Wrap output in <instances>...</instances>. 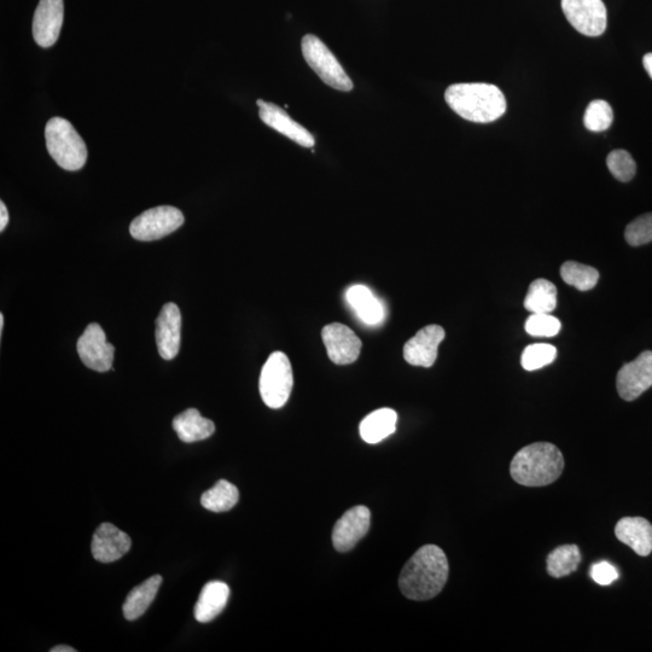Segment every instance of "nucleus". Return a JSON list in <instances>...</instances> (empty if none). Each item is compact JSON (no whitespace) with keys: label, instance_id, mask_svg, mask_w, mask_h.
<instances>
[{"label":"nucleus","instance_id":"nucleus-1","mask_svg":"<svg viewBox=\"0 0 652 652\" xmlns=\"http://www.w3.org/2000/svg\"><path fill=\"white\" fill-rule=\"evenodd\" d=\"M450 567L445 552L436 545L421 547L401 570V593L412 601H429L444 589Z\"/></svg>","mask_w":652,"mask_h":652},{"label":"nucleus","instance_id":"nucleus-2","mask_svg":"<svg viewBox=\"0 0 652 652\" xmlns=\"http://www.w3.org/2000/svg\"><path fill=\"white\" fill-rule=\"evenodd\" d=\"M445 100L454 113L476 124H489L506 112L504 93L491 84L452 85L445 92Z\"/></svg>","mask_w":652,"mask_h":652},{"label":"nucleus","instance_id":"nucleus-3","mask_svg":"<svg viewBox=\"0 0 652 652\" xmlns=\"http://www.w3.org/2000/svg\"><path fill=\"white\" fill-rule=\"evenodd\" d=\"M563 454L549 442H535L518 451L510 464L512 479L526 487H544L560 479Z\"/></svg>","mask_w":652,"mask_h":652},{"label":"nucleus","instance_id":"nucleus-4","mask_svg":"<svg viewBox=\"0 0 652 652\" xmlns=\"http://www.w3.org/2000/svg\"><path fill=\"white\" fill-rule=\"evenodd\" d=\"M45 139L49 154L63 170L79 171L85 166L86 144L71 122L52 118L46 125Z\"/></svg>","mask_w":652,"mask_h":652},{"label":"nucleus","instance_id":"nucleus-5","mask_svg":"<svg viewBox=\"0 0 652 652\" xmlns=\"http://www.w3.org/2000/svg\"><path fill=\"white\" fill-rule=\"evenodd\" d=\"M301 48L308 66L322 79L323 83L343 92L353 90L354 85L351 78L348 77L341 63L337 61L333 52L322 40L313 34H307L302 38Z\"/></svg>","mask_w":652,"mask_h":652},{"label":"nucleus","instance_id":"nucleus-6","mask_svg":"<svg viewBox=\"0 0 652 652\" xmlns=\"http://www.w3.org/2000/svg\"><path fill=\"white\" fill-rule=\"evenodd\" d=\"M294 386L290 360L282 352L270 355L261 371L259 389L261 398L270 409H281L288 403Z\"/></svg>","mask_w":652,"mask_h":652},{"label":"nucleus","instance_id":"nucleus-7","mask_svg":"<svg viewBox=\"0 0 652 652\" xmlns=\"http://www.w3.org/2000/svg\"><path fill=\"white\" fill-rule=\"evenodd\" d=\"M184 214L172 206L148 209L130 225V232L137 241L151 242L173 234L184 224Z\"/></svg>","mask_w":652,"mask_h":652},{"label":"nucleus","instance_id":"nucleus-8","mask_svg":"<svg viewBox=\"0 0 652 652\" xmlns=\"http://www.w3.org/2000/svg\"><path fill=\"white\" fill-rule=\"evenodd\" d=\"M562 10L570 25L586 37H599L608 26L603 0H562Z\"/></svg>","mask_w":652,"mask_h":652},{"label":"nucleus","instance_id":"nucleus-9","mask_svg":"<svg viewBox=\"0 0 652 652\" xmlns=\"http://www.w3.org/2000/svg\"><path fill=\"white\" fill-rule=\"evenodd\" d=\"M77 349L86 368L97 372L113 369L115 348L107 341L101 325L92 323L87 326L84 334L80 336Z\"/></svg>","mask_w":652,"mask_h":652},{"label":"nucleus","instance_id":"nucleus-10","mask_svg":"<svg viewBox=\"0 0 652 652\" xmlns=\"http://www.w3.org/2000/svg\"><path fill=\"white\" fill-rule=\"evenodd\" d=\"M652 387V352L645 351L617 372L616 388L626 401L636 400Z\"/></svg>","mask_w":652,"mask_h":652},{"label":"nucleus","instance_id":"nucleus-11","mask_svg":"<svg viewBox=\"0 0 652 652\" xmlns=\"http://www.w3.org/2000/svg\"><path fill=\"white\" fill-rule=\"evenodd\" d=\"M322 337L331 362L337 365L354 363L362 352V341L346 325L340 323L326 325Z\"/></svg>","mask_w":652,"mask_h":652},{"label":"nucleus","instance_id":"nucleus-12","mask_svg":"<svg viewBox=\"0 0 652 652\" xmlns=\"http://www.w3.org/2000/svg\"><path fill=\"white\" fill-rule=\"evenodd\" d=\"M371 512L366 506H355L345 512L336 522L333 532V544L337 551L347 552L368 534Z\"/></svg>","mask_w":652,"mask_h":652},{"label":"nucleus","instance_id":"nucleus-13","mask_svg":"<svg viewBox=\"0 0 652 652\" xmlns=\"http://www.w3.org/2000/svg\"><path fill=\"white\" fill-rule=\"evenodd\" d=\"M64 20L63 0H40L33 19V37L42 48H51L60 38Z\"/></svg>","mask_w":652,"mask_h":652},{"label":"nucleus","instance_id":"nucleus-14","mask_svg":"<svg viewBox=\"0 0 652 652\" xmlns=\"http://www.w3.org/2000/svg\"><path fill=\"white\" fill-rule=\"evenodd\" d=\"M445 339V330L440 325H428L419 330L404 347L407 363L422 368H432L438 358L440 343Z\"/></svg>","mask_w":652,"mask_h":652},{"label":"nucleus","instance_id":"nucleus-15","mask_svg":"<svg viewBox=\"0 0 652 652\" xmlns=\"http://www.w3.org/2000/svg\"><path fill=\"white\" fill-rule=\"evenodd\" d=\"M132 540L112 523H102L93 534L91 550L95 560L101 563L119 561L131 550Z\"/></svg>","mask_w":652,"mask_h":652},{"label":"nucleus","instance_id":"nucleus-16","mask_svg":"<svg viewBox=\"0 0 652 652\" xmlns=\"http://www.w3.org/2000/svg\"><path fill=\"white\" fill-rule=\"evenodd\" d=\"M180 330H182V314L173 302L162 307L156 319L157 351L161 358L172 360L177 357L180 349Z\"/></svg>","mask_w":652,"mask_h":652},{"label":"nucleus","instance_id":"nucleus-17","mask_svg":"<svg viewBox=\"0 0 652 652\" xmlns=\"http://www.w3.org/2000/svg\"><path fill=\"white\" fill-rule=\"evenodd\" d=\"M260 109L259 116L264 124L273 128V130L288 137L291 141L298 143L301 147L313 148L316 145V139L310 132L302 127L298 122L291 119L287 112L282 108L269 102L259 100L256 102Z\"/></svg>","mask_w":652,"mask_h":652},{"label":"nucleus","instance_id":"nucleus-18","mask_svg":"<svg viewBox=\"0 0 652 652\" xmlns=\"http://www.w3.org/2000/svg\"><path fill=\"white\" fill-rule=\"evenodd\" d=\"M615 535L639 556L646 557L652 552V525L643 517L621 518L615 527Z\"/></svg>","mask_w":652,"mask_h":652},{"label":"nucleus","instance_id":"nucleus-19","mask_svg":"<svg viewBox=\"0 0 652 652\" xmlns=\"http://www.w3.org/2000/svg\"><path fill=\"white\" fill-rule=\"evenodd\" d=\"M230 587L221 581H211L203 587L195 605V617L201 624H208L223 613L229 602Z\"/></svg>","mask_w":652,"mask_h":652},{"label":"nucleus","instance_id":"nucleus-20","mask_svg":"<svg viewBox=\"0 0 652 652\" xmlns=\"http://www.w3.org/2000/svg\"><path fill=\"white\" fill-rule=\"evenodd\" d=\"M346 299L358 318L366 325L374 326L383 322L386 316L383 304L369 288L354 285L347 290Z\"/></svg>","mask_w":652,"mask_h":652},{"label":"nucleus","instance_id":"nucleus-21","mask_svg":"<svg viewBox=\"0 0 652 652\" xmlns=\"http://www.w3.org/2000/svg\"><path fill=\"white\" fill-rule=\"evenodd\" d=\"M173 429L186 444L211 438L215 432L211 419L203 418L199 410L189 409L173 419Z\"/></svg>","mask_w":652,"mask_h":652},{"label":"nucleus","instance_id":"nucleus-22","mask_svg":"<svg viewBox=\"0 0 652 652\" xmlns=\"http://www.w3.org/2000/svg\"><path fill=\"white\" fill-rule=\"evenodd\" d=\"M398 415L392 409H381L370 413L360 423V436L368 444L375 445L387 439L397 429Z\"/></svg>","mask_w":652,"mask_h":652},{"label":"nucleus","instance_id":"nucleus-23","mask_svg":"<svg viewBox=\"0 0 652 652\" xmlns=\"http://www.w3.org/2000/svg\"><path fill=\"white\" fill-rule=\"evenodd\" d=\"M161 584L162 576L154 575L128 593L124 607H122L126 620L135 621L144 615L151 603L154 602Z\"/></svg>","mask_w":652,"mask_h":652},{"label":"nucleus","instance_id":"nucleus-24","mask_svg":"<svg viewBox=\"0 0 652 652\" xmlns=\"http://www.w3.org/2000/svg\"><path fill=\"white\" fill-rule=\"evenodd\" d=\"M557 289L555 284L540 278L529 285L525 307L531 313H551L556 310Z\"/></svg>","mask_w":652,"mask_h":652},{"label":"nucleus","instance_id":"nucleus-25","mask_svg":"<svg viewBox=\"0 0 652 652\" xmlns=\"http://www.w3.org/2000/svg\"><path fill=\"white\" fill-rule=\"evenodd\" d=\"M581 562V553L576 545H563L547 556V573L552 578L561 579L576 572Z\"/></svg>","mask_w":652,"mask_h":652},{"label":"nucleus","instance_id":"nucleus-26","mask_svg":"<svg viewBox=\"0 0 652 652\" xmlns=\"http://www.w3.org/2000/svg\"><path fill=\"white\" fill-rule=\"evenodd\" d=\"M240 499L238 488L229 481L220 480L209 491L202 494L203 508L212 512H226L234 509Z\"/></svg>","mask_w":652,"mask_h":652},{"label":"nucleus","instance_id":"nucleus-27","mask_svg":"<svg viewBox=\"0 0 652 652\" xmlns=\"http://www.w3.org/2000/svg\"><path fill=\"white\" fill-rule=\"evenodd\" d=\"M563 281L580 291L591 290L599 281V272L591 266L568 261L561 267Z\"/></svg>","mask_w":652,"mask_h":652},{"label":"nucleus","instance_id":"nucleus-28","mask_svg":"<svg viewBox=\"0 0 652 652\" xmlns=\"http://www.w3.org/2000/svg\"><path fill=\"white\" fill-rule=\"evenodd\" d=\"M556 358L557 349L555 346L547 345V343H535V345L528 346L523 351L521 364L523 369L535 371L555 362Z\"/></svg>","mask_w":652,"mask_h":652},{"label":"nucleus","instance_id":"nucleus-29","mask_svg":"<svg viewBox=\"0 0 652 652\" xmlns=\"http://www.w3.org/2000/svg\"><path fill=\"white\" fill-rule=\"evenodd\" d=\"M614 113L608 102L597 100L593 101L587 107L584 124L587 130L591 132H603L613 124Z\"/></svg>","mask_w":652,"mask_h":652},{"label":"nucleus","instance_id":"nucleus-30","mask_svg":"<svg viewBox=\"0 0 652 652\" xmlns=\"http://www.w3.org/2000/svg\"><path fill=\"white\" fill-rule=\"evenodd\" d=\"M607 165L611 174L622 183L631 182L637 173L636 161L626 150L611 151Z\"/></svg>","mask_w":652,"mask_h":652},{"label":"nucleus","instance_id":"nucleus-31","mask_svg":"<svg viewBox=\"0 0 652 652\" xmlns=\"http://www.w3.org/2000/svg\"><path fill=\"white\" fill-rule=\"evenodd\" d=\"M562 328L560 320L551 313H532L527 319V334L534 337H553L560 333Z\"/></svg>","mask_w":652,"mask_h":652},{"label":"nucleus","instance_id":"nucleus-32","mask_svg":"<svg viewBox=\"0 0 652 652\" xmlns=\"http://www.w3.org/2000/svg\"><path fill=\"white\" fill-rule=\"evenodd\" d=\"M625 238L632 247L652 242V213L640 215L626 227Z\"/></svg>","mask_w":652,"mask_h":652},{"label":"nucleus","instance_id":"nucleus-33","mask_svg":"<svg viewBox=\"0 0 652 652\" xmlns=\"http://www.w3.org/2000/svg\"><path fill=\"white\" fill-rule=\"evenodd\" d=\"M591 576L592 579L601 586L611 585L615 580L619 579V573H617L613 564H610L609 562L593 564L591 568Z\"/></svg>","mask_w":652,"mask_h":652},{"label":"nucleus","instance_id":"nucleus-34","mask_svg":"<svg viewBox=\"0 0 652 652\" xmlns=\"http://www.w3.org/2000/svg\"><path fill=\"white\" fill-rule=\"evenodd\" d=\"M9 223V213L4 202H0V231H4Z\"/></svg>","mask_w":652,"mask_h":652},{"label":"nucleus","instance_id":"nucleus-35","mask_svg":"<svg viewBox=\"0 0 652 652\" xmlns=\"http://www.w3.org/2000/svg\"><path fill=\"white\" fill-rule=\"evenodd\" d=\"M645 71L648 72L649 77L652 79V52L646 54L643 58Z\"/></svg>","mask_w":652,"mask_h":652},{"label":"nucleus","instance_id":"nucleus-36","mask_svg":"<svg viewBox=\"0 0 652 652\" xmlns=\"http://www.w3.org/2000/svg\"><path fill=\"white\" fill-rule=\"evenodd\" d=\"M75 651L77 650L72 648V646H68V645H58L55 646V648L51 649V652H75Z\"/></svg>","mask_w":652,"mask_h":652},{"label":"nucleus","instance_id":"nucleus-37","mask_svg":"<svg viewBox=\"0 0 652 652\" xmlns=\"http://www.w3.org/2000/svg\"><path fill=\"white\" fill-rule=\"evenodd\" d=\"M4 330V314L0 313V333L3 334Z\"/></svg>","mask_w":652,"mask_h":652}]
</instances>
